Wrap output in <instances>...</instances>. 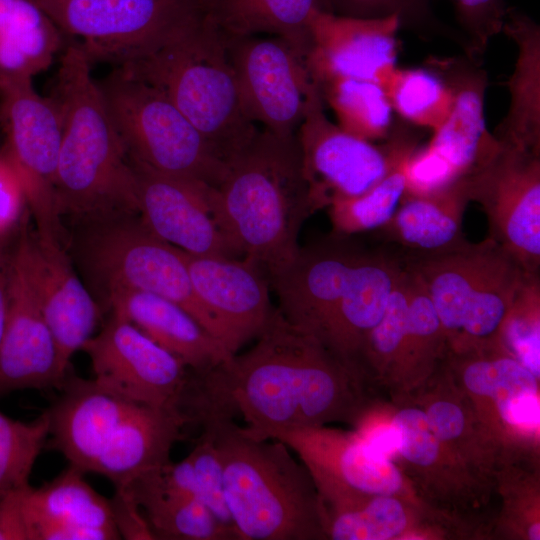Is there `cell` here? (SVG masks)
Masks as SVG:
<instances>
[{"instance_id": "cell-1", "label": "cell", "mask_w": 540, "mask_h": 540, "mask_svg": "<svg viewBox=\"0 0 540 540\" xmlns=\"http://www.w3.org/2000/svg\"><path fill=\"white\" fill-rule=\"evenodd\" d=\"M247 352L237 353L204 375L192 376L193 391L231 413L246 434L271 439L278 432L353 421L363 408L362 373L315 335L273 312Z\"/></svg>"}, {"instance_id": "cell-2", "label": "cell", "mask_w": 540, "mask_h": 540, "mask_svg": "<svg viewBox=\"0 0 540 540\" xmlns=\"http://www.w3.org/2000/svg\"><path fill=\"white\" fill-rule=\"evenodd\" d=\"M63 117L57 210L83 225L139 215L136 175L83 50L61 53L54 94Z\"/></svg>"}, {"instance_id": "cell-3", "label": "cell", "mask_w": 540, "mask_h": 540, "mask_svg": "<svg viewBox=\"0 0 540 540\" xmlns=\"http://www.w3.org/2000/svg\"><path fill=\"white\" fill-rule=\"evenodd\" d=\"M189 415L214 433L226 503L239 540L326 538L315 484L288 446L249 436L231 412L207 402L192 404Z\"/></svg>"}, {"instance_id": "cell-4", "label": "cell", "mask_w": 540, "mask_h": 540, "mask_svg": "<svg viewBox=\"0 0 540 540\" xmlns=\"http://www.w3.org/2000/svg\"><path fill=\"white\" fill-rule=\"evenodd\" d=\"M47 410L51 445L82 473L127 488L170 462V452L192 423L180 409L140 404L68 373Z\"/></svg>"}, {"instance_id": "cell-5", "label": "cell", "mask_w": 540, "mask_h": 540, "mask_svg": "<svg viewBox=\"0 0 540 540\" xmlns=\"http://www.w3.org/2000/svg\"><path fill=\"white\" fill-rule=\"evenodd\" d=\"M209 196L239 255L272 275L296 256L299 231L317 209L305 179L296 134L258 131Z\"/></svg>"}, {"instance_id": "cell-6", "label": "cell", "mask_w": 540, "mask_h": 540, "mask_svg": "<svg viewBox=\"0 0 540 540\" xmlns=\"http://www.w3.org/2000/svg\"><path fill=\"white\" fill-rule=\"evenodd\" d=\"M119 68L163 92L225 163L259 131L243 109L226 38L203 13L180 39Z\"/></svg>"}, {"instance_id": "cell-7", "label": "cell", "mask_w": 540, "mask_h": 540, "mask_svg": "<svg viewBox=\"0 0 540 540\" xmlns=\"http://www.w3.org/2000/svg\"><path fill=\"white\" fill-rule=\"evenodd\" d=\"M406 268L425 288L452 353L498 342L499 329L525 273L490 237L420 255Z\"/></svg>"}, {"instance_id": "cell-8", "label": "cell", "mask_w": 540, "mask_h": 540, "mask_svg": "<svg viewBox=\"0 0 540 540\" xmlns=\"http://www.w3.org/2000/svg\"><path fill=\"white\" fill-rule=\"evenodd\" d=\"M97 84L130 159L212 187L222 182L227 163L163 92L119 67Z\"/></svg>"}, {"instance_id": "cell-9", "label": "cell", "mask_w": 540, "mask_h": 540, "mask_svg": "<svg viewBox=\"0 0 540 540\" xmlns=\"http://www.w3.org/2000/svg\"><path fill=\"white\" fill-rule=\"evenodd\" d=\"M85 226L80 257L104 298L121 290L163 297L184 308L223 343L220 326L194 290L181 249L155 236L137 216Z\"/></svg>"}, {"instance_id": "cell-10", "label": "cell", "mask_w": 540, "mask_h": 540, "mask_svg": "<svg viewBox=\"0 0 540 540\" xmlns=\"http://www.w3.org/2000/svg\"><path fill=\"white\" fill-rule=\"evenodd\" d=\"M91 64H132L199 21L194 0H34Z\"/></svg>"}, {"instance_id": "cell-11", "label": "cell", "mask_w": 540, "mask_h": 540, "mask_svg": "<svg viewBox=\"0 0 540 540\" xmlns=\"http://www.w3.org/2000/svg\"><path fill=\"white\" fill-rule=\"evenodd\" d=\"M1 151L18 174L36 233L65 245L57 210L55 179L63 135L56 99L38 94L32 81L0 88Z\"/></svg>"}, {"instance_id": "cell-12", "label": "cell", "mask_w": 540, "mask_h": 540, "mask_svg": "<svg viewBox=\"0 0 540 540\" xmlns=\"http://www.w3.org/2000/svg\"><path fill=\"white\" fill-rule=\"evenodd\" d=\"M296 138L304 176L317 210L327 207L336 197L367 191L416 147L415 140L402 129H393L383 145L343 130L326 116L317 84Z\"/></svg>"}, {"instance_id": "cell-13", "label": "cell", "mask_w": 540, "mask_h": 540, "mask_svg": "<svg viewBox=\"0 0 540 540\" xmlns=\"http://www.w3.org/2000/svg\"><path fill=\"white\" fill-rule=\"evenodd\" d=\"M308 470L323 511L341 510L380 495L402 496L404 476L393 460L373 450L356 431L325 426L275 433Z\"/></svg>"}, {"instance_id": "cell-14", "label": "cell", "mask_w": 540, "mask_h": 540, "mask_svg": "<svg viewBox=\"0 0 540 540\" xmlns=\"http://www.w3.org/2000/svg\"><path fill=\"white\" fill-rule=\"evenodd\" d=\"M225 38L249 119L277 135H295L316 85L306 57L277 36Z\"/></svg>"}, {"instance_id": "cell-15", "label": "cell", "mask_w": 540, "mask_h": 540, "mask_svg": "<svg viewBox=\"0 0 540 540\" xmlns=\"http://www.w3.org/2000/svg\"><path fill=\"white\" fill-rule=\"evenodd\" d=\"M470 201L487 217L489 237L528 273L540 268V154L501 146L467 176Z\"/></svg>"}, {"instance_id": "cell-16", "label": "cell", "mask_w": 540, "mask_h": 540, "mask_svg": "<svg viewBox=\"0 0 540 540\" xmlns=\"http://www.w3.org/2000/svg\"><path fill=\"white\" fill-rule=\"evenodd\" d=\"M81 350L101 388L140 404L179 409L188 368L129 321L112 314Z\"/></svg>"}, {"instance_id": "cell-17", "label": "cell", "mask_w": 540, "mask_h": 540, "mask_svg": "<svg viewBox=\"0 0 540 540\" xmlns=\"http://www.w3.org/2000/svg\"><path fill=\"white\" fill-rule=\"evenodd\" d=\"M448 355L464 395L493 439L522 443L538 440L537 377L498 343Z\"/></svg>"}, {"instance_id": "cell-18", "label": "cell", "mask_w": 540, "mask_h": 540, "mask_svg": "<svg viewBox=\"0 0 540 540\" xmlns=\"http://www.w3.org/2000/svg\"><path fill=\"white\" fill-rule=\"evenodd\" d=\"M8 297L0 344V395L24 389L59 390L69 372L61 369L19 239L9 257Z\"/></svg>"}, {"instance_id": "cell-19", "label": "cell", "mask_w": 540, "mask_h": 540, "mask_svg": "<svg viewBox=\"0 0 540 540\" xmlns=\"http://www.w3.org/2000/svg\"><path fill=\"white\" fill-rule=\"evenodd\" d=\"M130 161L137 180L139 216L151 233L193 255H239L211 204L212 186Z\"/></svg>"}, {"instance_id": "cell-20", "label": "cell", "mask_w": 540, "mask_h": 540, "mask_svg": "<svg viewBox=\"0 0 540 540\" xmlns=\"http://www.w3.org/2000/svg\"><path fill=\"white\" fill-rule=\"evenodd\" d=\"M19 236L30 276L57 348L63 372L74 353L93 336L99 306L76 275L62 243L31 231L26 217Z\"/></svg>"}, {"instance_id": "cell-21", "label": "cell", "mask_w": 540, "mask_h": 540, "mask_svg": "<svg viewBox=\"0 0 540 540\" xmlns=\"http://www.w3.org/2000/svg\"><path fill=\"white\" fill-rule=\"evenodd\" d=\"M183 254L198 298L220 326L225 347L235 355L258 337L273 312L268 281L248 258Z\"/></svg>"}, {"instance_id": "cell-22", "label": "cell", "mask_w": 540, "mask_h": 540, "mask_svg": "<svg viewBox=\"0 0 540 540\" xmlns=\"http://www.w3.org/2000/svg\"><path fill=\"white\" fill-rule=\"evenodd\" d=\"M399 18L342 16L318 10L307 65L313 78L336 75L386 83L396 68Z\"/></svg>"}, {"instance_id": "cell-23", "label": "cell", "mask_w": 540, "mask_h": 540, "mask_svg": "<svg viewBox=\"0 0 540 540\" xmlns=\"http://www.w3.org/2000/svg\"><path fill=\"white\" fill-rule=\"evenodd\" d=\"M362 254L334 239L300 247L288 265L270 275L283 317L319 339Z\"/></svg>"}, {"instance_id": "cell-24", "label": "cell", "mask_w": 540, "mask_h": 540, "mask_svg": "<svg viewBox=\"0 0 540 540\" xmlns=\"http://www.w3.org/2000/svg\"><path fill=\"white\" fill-rule=\"evenodd\" d=\"M20 495L30 540L121 538L110 500L72 466L41 487H22Z\"/></svg>"}, {"instance_id": "cell-25", "label": "cell", "mask_w": 540, "mask_h": 540, "mask_svg": "<svg viewBox=\"0 0 540 540\" xmlns=\"http://www.w3.org/2000/svg\"><path fill=\"white\" fill-rule=\"evenodd\" d=\"M453 91V105L441 126L433 131L428 145L445 158L459 177L468 176L489 163L501 149L485 125L486 72L465 58L432 59Z\"/></svg>"}, {"instance_id": "cell-26", "label": "cell", "mask_w": 540, "mask_h": 540, "mask_svg": "<svg viewBox=\"0 0 540 540\" xmlns=\"http://www.w3.org/2000/svg\"><path fill=\"white\" fill-rule=\"evenodd\" d=\"M104 299L113 315L135 325L193 374L204 375L233 356L190 313L168 299L134 290L116 291Z\"/></svg>"}, {"instance_id": "cell-27", "label": "cell", "mask_w": 540, "mask_h": 540, "mask_svg": "<svg viewBox=\"0 0 540 540\" xmlns=\"http://www.w3.org/2000/svg\"><path fill=\"white\" fill-rule=\"evenodd\" d=\"M402 269L398 262L382 254L363 253L319 337L334 354L358 370L363 341L384 315Z\"/></svg>"}, {"instance_id": "cell-28", "label": "cell", "mask_w": 540, "mask_h": 540, "mask_svg": "<svg viewBox=\"0 0 540 540\" xmlns=\"http://www.w3.org/2000/svg\"><path fill=\"white\" fill-rule=\"evenodd\" d=\"M502 32L518 51L507 83L510 106L492 134L503 147L540 154V29L527 16L509 10Z\"/></svg>"}, {"instance_id": "cell-29", "label": "cell", "mask_w": 540, "mask_h": 540, "mask_svg": "<svg viewBox=\"0 0 540 540\" xmlns=\"http://www.w3.org/2000/svg\"><path fill=\"white\" fill-rule=\"evenodd\" d=\"M68 43L34 0H0V88L32 81Z\"/></svg>"}, {"instance_id": "cell-30", "label": "cell", "mask_w": 540, "mask_h": 540, "mask_svg": "<svg viewBox=\"0 0 540 540\" xmlns=\"http://www.w3.org/2000/svg\"><path fill=\"white\" fill-rule=\"evenodd\" d=\"M198 6L227 38L277 36L288 41L306 59L312 48L314 13L331 12L327 0H203Z\"/></svg>"}, {"instance_id": "cell-31", "label": "cell", "mask_w": 540, "mask_h": 540, "mask_svg": "<svg viewBox=\"0 0 540 540\" xmlns=\"http://www.w3.org/2000/svg\"><path fill=\"white\" fill-rule=\"evenodd\" d=\"M470 202L468 177L427 196H403L390 221L381 229L391 240L427 253L457 247L466 242L463 216Z\"/></svg>"}, {"instance_id": "cell-32", "label": "cell", "mask_w": 540, "mask_h": 540, "mask_svg": "<svg viewBox=\"0 0 540 540\" xmlns=\"http://www.w3.org/2000/svg\"><path fill=\"white\" fill-rule=\"evenodd\" d=\"M124 489L140 506L155 539L239 540L198 497L167 491L148 473Z\"/></svg>"}, {"instance_id": "cell-33", "label": "cell", "mask_w": 540, "mask_h": 540, "mask_svg": "<svg viewBox=\"0 0 540 540\" xmlns=\"http://www.w3.org/2000/svg\"><path fill=\"white\" fill-rule=\"evenodd\" d=\"M391 421L399 433L398 456L427 489L449 494L468 483L467 468L434 435L423 409L403 407Z\"/></svg>"}, {"instance_id": "cell-34", "label": "cell", "mask_w": 540, "mask_h": 540, "mask_svg": "<svg viewBox=\"0 0 540 540\" xmlns=\"http://www.w3.org/2000/svg\"><path fill=\"white\" fill-rule=\"evenodd\" d=\"M313 80L322 101L333 110L343 130L370 142L387 139L391 135L393 109L381 84L336 75L319 76Z\"/></svg>"}, {"instance_id": "cell-35", "label": "cell", "mask_w": 540, "mask_h": 540, "mask_svg": "<svg viewBox=\"0 0 540 540\" xmlns=\"http://www.w3.org/2000/svg\"><path fill=\"white\" fill-rule=\"evenodd\" d=\"M422 406L434 435L467 469L491 466L495 441L456 392L437 388Z\"/></svg>"}, {"instance_id": "cell-36", "label": "cell", "mask_w": 540, "mask_h": 540, "mask_svg": "<svg viewBox=\"0 0 540 540\" xmlns=\"http://www.w3.org/2000/svg\"><path fill=\"white\" fill-rule=\"evenodd\" d=\"M408 329L394 382H423L436 362L448 354V342L438 314L420 280L408 270Z\"/></svg>"}, {"instance_id": "cell-37", "label": "cell", "mask_w": 540, "mask_h": 540, "mask_svg": "<svg viewBox=\"0 0 540 540\" xmlns=\"http://www.w3.org/2000/svg\"><path fill=\"white\" fill-rule=\"evenodd\" d=\"M393 111L407 122L436 130L453 105V91L432 68L396 67L383 85Z\"/></svg>"}, {"instance_id": "cell-38", "label": "cell", "mask_w": 540, "mask_h": 540, "mask_svg": "<svg viewBox=\"0 0 540 540\" xmlns=\"http://www.w3.org/2000/svg\"><path fill=\"white\" fill-rule=\"evenodd\" d=\"M414 149L404 154L367 191L351 197H336L330 201L327 207L335 235L342 237L382 228L390 221L404 196V162Z\"/></svg>"}, {"instance_id": "cell-39", "label": "cell", "mask_w": 540, "mask_h": 540, "mask_svg": "<svg viewBox=\"0 0 540 540\" xmlns=\"http://www.w3.org/2000/svg\"><path fill=\"white\" fill-rule=\"evenodd\" d=\"M405 499L380 495L353 507L323 512L325 537L334 540H389L405 535L411 507Z\"/></svg>"}, {"instance_id": "cell-40", "label": "cell", "mask_w": 540, "mask_h": 540, "mask_svg": "<svg viewBox=\"0 0 540 540\" xmlns=\"http://www.w3.org/2000/svg\"><path fill=\"white\" fill-rule=\"evenodd\" d=\"M408 301L407 271L403 268L384 315L363 341L358 357L362 373L368 369L395 381L407 336Z\"/></svg>"}, {"instance_id": "cell-41", "label": "cell", "mask_w": 540, "mask_h": 540, "mask_svg": "<svg viewBox=\"0 0 540 540\" xmlns=\"http://www.w3.org/2000/svg\"><path fill=\"white\" fill-rule=\"evenodd\" d=\"M498 343L505 351L539 379V273H524L499 329Z\"/></svg>"}, {"instance_id": "cell-42", "label": "cell", "mask_w": 540, "mask_h": 540, "mask_svg": "<svg viewBox=\"0 0 540 540\" xmlns=\"http://www.w3.org/2000/svg\"><path fill=\"white\" fill-rule=\"evenodd\" d=\"M49 430L47 411L31 422L12 419L0 411V495L29 484Z\"/></svg>"}, {"instance_id": "cell-43", "label": "cell", "mask_w": 540, "mask_h": 540, "mask_svg": "<svg viewBox=\"0 0 540 540\" xmlns=\"http://www.w3.org/2000/svg\"><path fill=\"white\" fill-rule=\"evenodd\" d=\"M201 426L202 433L187 455L193 466L198 497L222 524L234 529L224 493L220 451L212 429L204 424Z\"/></svg>"}, {"instance_id": "cell-44", "label": "cell", "mask_w": 540, "mask_h": 540, "mask_svg": "<svg viewBox=\"0 0 540 540\" xmlns=\"http://www.w3.org/2000/svg\"><path fill=\"white\" fill-rule=\"evenodd\" d=\"M463 32L465 57L480 65L490 40L502 32L509 9L504 0H452Z\"/></svg>"}, {"instance_id": "cell-45", "label": "cell", "mask_w": 540, "mask_h": 540, "mask_svg": "<svg viewBox=\"0 0 540 540\" xmlns=\"http://www.w3.org/2000/svg\"><path fill=\"white\" fill-rule=\"evenodd\" d=\"M404 196H427L437 193L459 177L450 163L428 144L415 148L404 162Z\"/></svg>"}, {"instance_id": "cell-46", "label": "cell", "mask_w": 540, "mask_h": 540, "mask_svg": "<svg viewBox=\"0 0 540 540\" xmlns=\"http://www.w3.org/2000/svg\"><path fill=\"white\" fill-rule=\"evenodd\" d=\"M332 13L358 18L396 15L402 26L424 29L431 23L429 0H327Z\"/></svg>"}, {"instance_id": "cell-47", "label": "cell", "mask_w": 540, "mask_h": 540, "mask_svg": "<svg viewBox=\"0 0 540 540\" xmlns=\"http://www.w3.org/2000/svg\"><path fill=\"white\" fill-rule=\"evenodd\" d=\"M25 204V193L20 178L0 152V237L6 236L19 221Z\"/></svg>"}, {"instance_id": "cell-48", "label": "cell", "mask_w": 540, "mask_h": 540, "mask_svg": "<svg viewBox=\"0 0 540 540\" xmlns=\"http://www.w3.org/2000/svg\"><path fill=\"white\" fill-rule=\"evenodd\" d=\"M109 500L121 538L155 539L140 506L127 489L116 490Z\"/></svg>"}, {"instance_id": "cell-49", "label": "cell", "mask_w": 540, "mask_h": 540, "mask_svg": "<svg viewBox=\"0 0 540 540\" xmlns=\"http://www.w3.org/2000/svg\"><path fill=\"white\" fill-rule=\"evenodd\" d=\"M21 488L0 495V540H30Z\"/></svg>"}, {"instance_id": "cell-50", "label": "cell", "mask_w": 540, "mask_h": 540, "mask_svg": "<svg viewBox=\"0 0 540 540\" xmlns=\"http://www.w3.org/2000/svg\"><path fill=\"white\" fill-rule=\"evenodd\" d=\"M10 252L5 243V236L0 237V344L4 335L8 315V278Z\"/></svg>"}, {"instance_id": "cell-51", "label": "cell", "mask_w": 540, "mask_h": 540, "mask_svg": "<svg viewBox=\"0 0 540 540\" xmlns=\"http://www.w3.org/2000/svg\"><path fill=\"white\" fill-rule=\"evenodd\" d=\"M194 1H196V3L198 4V3L202 2L203 0H194Z\"/></svg>"}]
</instances>
